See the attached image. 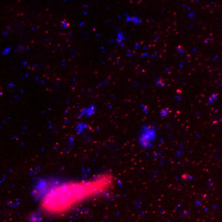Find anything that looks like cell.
I'll list each match as a JSON object with an SVG mask.
<instances>
[{"mask_svg":"<svg viewBox=\"0 0 222 222\" xmlns=\"http://www.w3.org/2000/svg\"><path fill=\"white\" fill-rule=\"evenodd\" d=\"M2 35L4 36H7L9 35V33L8 32H3L2 33Z\"/></svg>","mask_w":222,"mask_h":222,"instance_id":"9a60e30c","label":"cell"},{"mask_svg":"<svg viewBox=\"0 0 222 222\" xmlns=\"http://www.w3.org/2000/svg\"><path fill=\"white\" fill-rule=\"evenodd\" d=\"M14 26L16 30L17 37L20 40H24L26 36L24 26L22 24L19 22H15L14 24Z\"/></svg>","mask_w":222,"mask_h":222,"instance_id":"7a4b0ae2","label":"cell"},{"mask_svg":"<svg viewBox=\"0 0 222 222\" xmlns=\"http://www.w3.org/2000/svg\"><path fill=\"white\" fill-rule=\"evenodd\" d=\"M26 18L29 21H35L37 19V14L36 12L33 10H29L26 14Z\"/></svg>","mask_w":222,"mask_h":222,"instance_id":"277c9868","label":"cell"},{"mask_svg":"<svg viewBox=\"0 0 222 222\" xmlns=\"http://www.w3.org/2000/svg\"><path fill=\"white\" fill-rule=\"evenodd\" d=\"M65 36H66L67 38H68V39H72V38L73 37V34L72 32H67L66 34H65Z\"/></svg>","mask_w":222,"mask_h":222,"instance_id":"4fadbf2b","label":"cell"},{"mask_svg":"<svg viewBox=\"0 0 222 222\" xmlns=\"http://www.w3.org/2000/svg\"><path fill=\"white\" fill-rule=\"evenodd\" d=\"M155 136V134H154V130H149L148 131V133H143L141 138V142L142 143V144L145 146V145H148L149 142L151 141L152 139L153 138V137Z\"/></svg>","mask_w":222,"mask_h":222,"instance_id":"3957f363","label":"cell"},{"mask_svg":"<svg viewBox=\"0 0 222 222\" xmlns=\"http://www.w3.org/2000/svg\"><path fill=\"white\" fill-rule=\"evenodd\" d=\"M61 26L63 27V28H67L69 27V23L67 22L66 21L64 20L62 22H61Z\"/></svg>","mask_w":222,"mask_h":222,"instance_id":"7c38bea8","label":"cell"},{"mask_svg":"<svg viewBox=\"0 0 222 222\" xmlns=\"http://www.w3.org/2000/svg\"><path fill=\"white\" fill-rule=\"evenodd\" d=\"M82 37L84 39H87L89 38L90 36V32H88V31L87 30H85V31H82L81 32V33H80Z\"/></svg>","mask_w":222,"mask_h":222,"instance_id":"ba28073f","label":"cell"},{"mask_svg":"<svg viewBox=\"0 0 222 222\" xmlns=\"http://www.w3.org/2000/svg\"><path fill=\"white\" fill-rule=\"evenodd\" d=\"M26 51V47L24 45H23L22 44H19L18 45L15 50V52L19 54H22L23 53H24Z\"/></svg>","mask_w":222,"mask_h":222,"instance_id":"52a82bcc","label":"cell"},{"mask_svg":"<svg viewBox=\"0 0 222 222\" xmlns=\"http://www.w3.org/2000/svg\"><path fill=\"white\" fill-rule=\"evenodd\" d=\"M125 40V34L123 32H120L119 31L117 32V38H116V41L117 43V44L119 45H121L123 46V41Z\"/></svg>","mask_w":222,"mask_h":222,"instance_id":"5b68a950","label":"cell"},{"mask_svg":"<svg viewBox=\"0 0 222 222\" xmlns=\"http://www.w3.org/2000/svg\"><path fill=\"white\" fill-rule=\"evenodd\" d=\"M83 25H84V22H80V26L82 27Z\"/></svg>","mask_w":222,"mask_h":222,"instance_id":"2e32d148","label":"cell"},{"mask_svg":"<svg viewBox=\"0 0 222 222\" xmlns=\"http://www.w3.org/2000/svg\"><path fill=\"white\" fill-rule=\"evenodd\" d=\"M22 64H23V65H24L26 66V65H27L28 64V63H26V62H24V63H22Z\"/></svg>","mask_w":222,"mask_h":222,"instance_id":"e0dca14e","label":"cell"},{"mask_svg":"<svg viewBox=\"0 0 222 222\" xmlns=\"http://www.w3.org/2000/svg\"><path fill=\"white\" fill-rule=\"evenodd\" d=\"M109 175L90 180L70 181L45 188L40 197V208L50 216H64L78 205L104 193L112 185Z\"/></svg>","mask_w":222,"mask_h":222,"instance_id":"6da1fadb","label":"cell"},{"mask_svg":"<svg viewBox=\"0 0 222 222\" xmlns=\"http://www.w3.org/2000/svg\"><path fill=\"white\" fill-rule=\"evenodd\" d=\"M127 22H131L135 24H140L141 22V20L136 16H127L126 17Z\"/></svg>","mask_w":222,"mask_h":222,"instance_id":"8992f818","label":"cell"},{"mask_svg":"<svg viewBox=\"0 0 222 222\" xmlns=\"http://www.w3.org/2000/svg\"><path fill=\"white\" fill-rule=\"evenodd\" d=\"M11 50H12V48L11 47V46H8V47H7L4 51H3V52H2V55H4V56H6V55H7L8 53H9L10 52H11Z\"/></svg>","mask_w":222,"mask_h":222,"instance_id":"30bf717a","label":"cell"},{"mask_svg":"<svg viewBox=\"0 0 222 222\" xmlns=\"http://www.w3.org/2000/svg\"><path fill=\"white\" fill-rule=\"evenodd\" d=\"M51 40V38L48 36H43L42 38H41V41L44 43H49V41H50Z\"/></svg>","mask_w":222,"mask_h":222,"instance_id":"9c48e42d","label":"cell"},{"mask_svg":"<svg viewBox=\"0 0 222 222\" xmlns=\"http://www.w3.org/2000/svg\"><path fill=\"white\" fill-rule=\"evenodd\" d=\"M70 53L72 54V57H74L78 53V49L77 48H73L71 49Z\"/></svg>","mask_w":222,"mask_h":222,"instance_id":"8fae6325","label":"cell"},{"mask_svg":"<svg viewBox=\"0 0 222 222\" xmlns=\"http://www.w3.org/2000/svg\"><path fill=\"white\" fill-rule=\"evenodd\" d=\"M21 68V67L19 65H17V64H16V65H14L12 66V69L14 71H18Z\"/></svg>","mask_w":222,"mask_h":222,"instance_id":"5bb4252c","label":"cell"}]
</instances>
